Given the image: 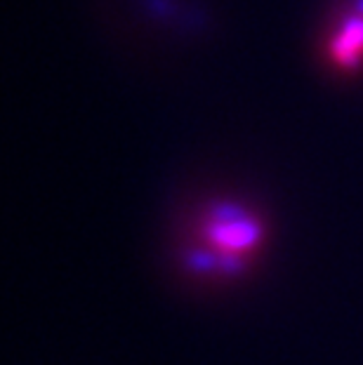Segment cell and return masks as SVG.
<instances>
[{"label": "cell", "mask_w": 363, "mask_h": 365, "mask_svg": "<svg viewBox=\"0 0 363 365\" xmlns=\"http://www.w3.org/2000/svg\"><path fill=\"white\" fill-rule=\"evenodd\" d=\"M333 57L339 66H357L363 54V19H349L333 41Z\"/></svg>", "instance_id": "2"}, {"label": "cell", "mask_w": 363, "mask_h": 365, "mask_svg": "<svg viewBox=\"0 0 363 365\" xmlns=\"http://www.w3.org/2000/svg\"><path fill=\"white\" fill-rule=\"evenodd\" d=\"M260 224L248 220L245 215L231 212V210H222L220 215L213 217L210 227H208V238L215 247L222 252L238 255L245 252L260 240Z\"/></svg>", "instance_id": "1"}]
</instances>
